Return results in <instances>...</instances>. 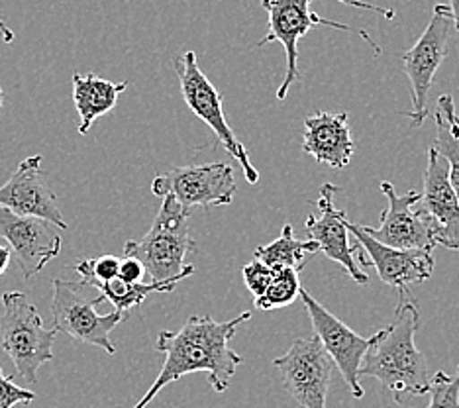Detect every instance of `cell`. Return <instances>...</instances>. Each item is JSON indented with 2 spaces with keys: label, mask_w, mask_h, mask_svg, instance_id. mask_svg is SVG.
<instances>
[{
  "label": "cell",
  "mask_w": 459,
  "mask_h": 408,
  "mask_svg": "<svg viewBox=\"0 0 459 408\" xmlns=\"http://www.w3.org/2000/svg\"><path fill=\"white\" fill-rule=\"evenodd\" d=\"M252 317L249 310L228 322H216L211 317H191L177 332L161 330L155 340V350L165 353L163 368L134 408H145L167 385L191 373H206L212 391L224 393L230 379L244 363L242 355L230 348V340Z\"/></svg>",
  "instance_id": "cell-1"
},
{
  "label": "cell",
  "mask_w": 459,
  "mask_h": 408,
  "mask_svg": "<svg viewBox=\"0 0 459 408\" xmlns=\"http://www.w3.org/2000/svg\"><path fill=\"white\" fill-rule=\"evenodd\" d=\"M419 328V302L406 295V289H403L393 320L369 338V350L363 355L359 377L377 379L393 395L396 404H406L414 396H422L430 391L428 361L414 343Z\"/></svg>",
  "instance_id": "cell-2"
},
{
  "label": "cell",
  "mask_w": 459,
  "mask_h": 408,
  "mask_svg": "<svg viewBox=\"0 0 459 408\" xmlns=\"http://www.w3.org/2000/svg\"><path fill=\"white\" fill-rule=\"evenodd\" d=\"M312 3H315V0H262V6L267 10V14H269V26H267L265 38L259 39L255 48H264V46L271 44V41H279V44H283L285 56H287L285 79H283V82H281V87L277 89L279 100H285L289 94V89L293 87V82H297L300 79L299 41H300V38H305L312 28L328 26L333 30L350 31V34L359 36L365 44L373 49L375 56H381L379 44L368 34V31L361 28H351V26L342 24V22H333V20L320 18L316 13H312L310 10ZM338 3L359 8V10H371V13H377L387 20L394 18V13L391 8L363 3V0H338Z\"/></svg>",
  "instance_id": "cell-3"
},
{
  "label": "cell",
  "mask_w": 459,
  "mask_h": 408,
  "mask_svg": "<svg viewBox=\"0 0 459 408\" xmlns=\"http://www.w3.org/2000/svg\"><path fill=\"white\" fill-rule=\"evenodd\" d=\"M189 216L191 213L185 211L173 195H165L148 234L140 242H126L124 256L140 259L152 282L191 277L195 267L186 265L185 257L196 247V242L191 236Z\"/></svg>",
  "instance_id": "cell-4"
},
{
  "label": "cell",
  "mask_w": 459,
  "mask_h": 408,
  "mask_svg": "<svg viewBox=\"0 0 459 408\" xmlns=\"http://www.w3.org/2000/svg\"><path fill=\"white\" fill-rule=\"evenodd\" d=\"M57 332L48 330L34 302L24 292H4L0 314V348L14 363L18 377L38 383L41 365L54 360Z\"/></svg>",
  "instance_id": "cell-5"
},
{
  "label": "cell",
  "mask_w": 459,
  "mask_h": 408,
  "mask_svg": "<svg viewBox=\"0 0 459 408\" xmlns=\"http://www.w3.org/2000/svg\"><path fill=\"white\" fill-rule=\"evenodd\" d=\"M104 299L97 289L87 282L54 279V297H51V320L54 330L64 332L73 340L97 345L107 353H117V345L110 340V332L126 318V314L114 310L99 314L97 307Z\"/></svg>",
  "instance_id": "cell-6"
},
{
  "label": "cell",
  "mask_w": 459,
  "mask_h": 408,
  "mask_svg": "<svg viewBox=\"0 0 459 408\" xmlns=\"http://www.w3.org/2000/svg\"><path fill=\"white\" fill-rule=\"evenodd\" d=\"M173 63L186 107L216 134L218 143L242 167L247 183L255 185L259 181V171L255 169L252 160H249V153L244 148V143L238 140L234 130L230 128L224 114L222 94L216 91V87L208 81L201 67H198L195 51H185L183 56L175 57Z\"/></svg>",
  "instance_id": "cell-7"
},
{
  "label": "cell",
  "mask_w": 459,
  "mask_h": 408,
  "mask_svg": "<svg viewBox=\"0 0 459 408\" xmlns=\"http://www.w3.org/2000/svg\"><path fill=\"white\" fill-rule=\"evenodd\" d=\"M452 28L454 22L450 16V6L436 4L434 14L422 31V36L403 56V65L412 89V110L404 112V117L411 118L414 128H420L428 117V94H430L434 85L437 69H440L447 57V51H450Z\"/></svg>",
  "instance_id": "cell-8"
},
{
  "label": "cell",
  "mask_w": 459,
  "mask_h": 408,
  "mask_svg": "<svg viewBox=\"0 0 459 408\" xmlns=\"http://www.w3.org/2000/svg\"><path fill=\"white\" fill-rule=\"evenodd\" d=\"M273 365L285 391L302 408H326L333 361L316 336L295 340Z\"/></svg>",
  "instance_id": "cell-9"
},
{
  "label": "cell",
  "mask_w": 459,
  "mask_h": 408,
  "mask_svg": "<svg viewBox=\"0 0 459 408\" xmlns=\"http://www.w3.org/2000/svg\"><path fill=\"white\" fill-rule=\"evenodd\" d=\"M152 193L155 196L173 195L189 213L195 206H228L236 195L234 169L228 163L177 167L155 177Z\"/></svg>",
  "instance_id": "cell-10"
},
{
  "label": "cell",
  "mask_w": 459,
  "mask_h": 408,
  "mask_svg": "<svg viewBox=\"0 0 459 408\" xmlns=\"http://www.w3.org/2000/svg\"><path fill=\"white\" fill-rule=\"evenodd\" d=\"M379 188L387 198V208L381 214V224L377 228L361 226L363 232L383 246L394 249H420L432 254L436 247L432 224L422 208H416V204L422 201V195L419 191L399 195L389 181H383Z\"/></svg>",
  "instance_id": "cell-11"
},
{
  "label": "cell",
  "mask_w": 459,
  "mask_h": 408,
  "mask_svg": "<svg viewBox=\"0 0 459 408\" xmlns=\"http://www.w3.org/2000/svg\"><path fill=\"white\" fill-rule=\"evenodd\" d=\"M299 299L308 312L312 328H315V336L325 345L333 365H336L343 381L350 386V393L356 399H361L363 386L359 383V368L363 355L369 350V340L358 336L340 318L333 317L328 308L322 307L316 299H312L308 291L302 289Z\"/></svg>",
  "instance_id": "cell-12"
},
{
  "label": "cell",
  "mask_w": 459,
  "mask_h": 408,
  "mask_svg": "<svg viewBox=\"0 0 459 408\" xmlns=\"http://www.w3.org/2000/svg\"><path fill=\"white\" fill-rule=\"evenodd\" d=\"M348 230L356 238L358 265L361 269L373 265L385 285L403 291L409 285H420L432 277L434 256L430 251L383 246L369 234H365L361 224H353L351 220H348Z\"/></svg>",
  "instance_id": "cell-13"
},
{
  "label": "cell",
  "mask_w": 459,
  "mask_h": 408,
  "mask_svg": "<svg viewBox=\"0 0 459 408\" xmlns=\"http://www.w3.org/2000/svg\"><path fill=\"white\" fill-rule=\"evenodd\" d=\"M0 236L8 242L26 279L38 275L51 259H56L64 242L59 228L48 220L20 216L4 206H0Z\"/></svg>",
  "instance_id": "cell-14"
},
{
  "label": "cell",
  "mask_w": 459,
  "mask_h": 408,
  "mask_svg": "<svg viewBox=\"0 0 459 408\" xmlns=\"http://www.w3.org/2000/svg\"><path fill=\"white\" fill-rule=\"evenodd\" d=\"M336 193H340V187L332 183L322 185L320 196L315 203L320 214L318 218L312 214L307 218V232L312 242L318 246V251H322L328 259L336 261L358 285H368V273L353 259V251L358 249V246H350L351 234L348 230V216L333 204Z\"/></svg>",
  "instance_id": "cell-15"
},
{
  "label": "cell",
  "mask_w": 459,
  "mask_h": 408,
  "mask_svg": "<svg viewBox=\"0 0 459 408\" xmlns=\"http://www.w3.org/2000/svg\"><path fill=\"white\" fill-rule=\"evenodd\" d=\"M0 206L20 216L48 220L59 230H69L59 211L57 196L41 179V155L26 157L18 163L10 179L0 187Z\"/></svg>",
  "instance_id": "cell-16"
},
{
  "label": "cell",
  "mask_w": 459,
  "mask_h": 408,
  "mask_svg": "<svg viewBox=\"0 0 459 408\" xmlns=\"http://www.w3.org/2000/svg\"><path fill=\"white\" fill-rule=\"evenodd\" d=\"M420 203L432 224L436 246L459 249V201L450 183V167L434 148L428 150Z\"/></svg>",
  "instance_id": "cell-17"
},
{
  "label": "cell",
  "mask_w": 459,
  "mask_h": 408,
  "mask_svg": "<svg viewBox=\"0 0 459 408\" xmlns=\"http://www.w3.org/2000/svg\"><path fill=\"white\" fill-rule=\"evenodd\" d=\"M302 150L318 163H326L333 169H346L356 152L348 112L320 110L307 117Z\"/></svg>",
  "instance_id": "cell-18"
},
{
  "label": "cell",
  "mask_w": 459,
  "mask_h": 408,
  "mask_svg": "<svg viewBox=\"0 0 459 408\" xmlns=\"http://www.w3.org/2000/svg\"><path fill=\"white\" fill-rule=\"evenodd\" d=\"M128 89V81L112 82L102 79L95 73H73V102L79 114V134H89V130L104 114L114 110L120 94Z\"/></svg>",
  "instance_id": "cell-19"
},
{
  "label": "cell",
  "mask_w": 459,
  "mask_h": 408,
  "mask_svg": "<svg viewBox=\"0 0 459 408\" xmlns=\"http://www.w3.org/2000/svg\"><path fill=\"white\" fill-rule=\"evenodd\" d=\"M432 148L450 167V183L459 201V117L452 94H442L436 107V142Z\"/></svg>",
  "instance_id": "cell-20"
},
{
  "label": "cell",
  "mask_w": 459,
  "mask_h": 408,
  "mask_svg": "<svg viewBox=\"0 0 459 408\" xmlns=\"http://www.w3.org/2000/svg\"><path fill=\"white\" fill-rule=\"evenodd\" d=\"M318 246L308 239V242H300L293 234V226L285 224L281 230V236L267 246H259L255 249L257 261H262L267 267H289L300 271L302 265L307 264L308 254H316Z\"/></svg>",
  "instance_id": "cell-21"
},
{
  "label": "cell",
  "mask_w": 459,
  "mask_h": 408,
  "mask_svg": "<svg viewBox=\"0 0 459 408\" xmlns=\"http://www.w3.org/2000/svg\"><path fill=\"white\" fill-rule=\"evenodd\" d=\"M179 281L181 279L163 282H124L117 277L108 282H97V285L91 287L97 289L100 297L114 307V310L126 314L128 310L140 307L145 297L152 295V292H171Z\"/></svg>",
  "instance_id": "cell-22"
},
{
  "label": "cell",
  "mask_w": 459,
  "mask_h": 408,
  "mask_svg": "<svg viewBox=\"0 0 459 408\" xmlns=\"http://www.w3.org/2000/svg\"><path fill=\"white\" fill-rule=\"evenodd\" d=\"M300 291L302 287L297 269L275 267L273 279L264 291V295L254 299V302L259 310H279L299 300Z\"/></svg>",
  "instance_id": "cell-23"
},
{
  "label": "cell",
  "mask_w": 459,
  "mask_h": 408,
  "mask_svg": "<svg viewBox=\"0 0 459 408\" xmlns=\"http://www.w3.org/2000/svg\"><path fill=\"white\" fill-rule=\"evenodd\" d=\"M430 403L426 408H459V365L454 375L437 371L430 379Z\"/></svg>",
  "instance_id": "cell-24"
},
{
  "label": "cell",
  "mask_w": 459,
  "mask_h": 408,
  "mask_svg": "<svg viewBox=\"0 0 459 408\" xmlns=\"http://www.w3.org/2000/svg\"><path fill=\"white\" fill-rule=\"evenodd\" d=\"M75 271L81 275V281L87 285H97V282H108L118 277L120 257L117 256H102L97 259L79 261Z\"/></svg>",
  "instance_id": "cell-25"
},
{
  "label": "cell",
  "mask_w": 459,
  "mask_h": 408,
  "mask_svg": "<svg viewBox=\"0 0 459 408\" xmlns=\"http://www.w3.org/2000/svg\"><path fill=\"white\" fill-rule=\"evenodd\" d=\"M273 273H275V267H267V265L262 264V261H257V259H254L252 264H247L242 269L244 282H246L247 291L254 295V299L264 295V291L267 289L271 279H273Z\"/></svg>",
  "instance_id": "cell-26"
},
{
  "label": "cell",
  "mask_w": 459,
  "mask_h": 408,
  "mask_svg": "<svg viewBox=\"0 0 459 408\" xmlns=\"http://www.w3.org/2000/svg\"><path fill=\"white\" fill-rule=\"evenodd\" d=\"M36 399V393L22 389L13 379H8L0 368V408H13L14 404H30Z\"/></svg>",
  "instance_id": "cell-27"
},
{
  "label": "cell",
  "mask_w": 459,
  "mask_h": 408,
  "mask_svg": "<svg viewBox=\"0 0 459 408\" xmlns=\"http://www.w3.org/2000/svg\"><path fill=\"white\" fill-rule=\"evenodd\" d=\"M143 275H145V267L142 265L140 259H135L132 256L120 257L118 279H122L124 282H142Z\"/></svg>",
  "instance_id": "cell-28"
},
{
  "label": "cell",
  "mask_w": 459,
  "mask_h": 408,
  "mask_svg": "<svg viewBox=\"0 0 459 408\" xmlns=\"http://www.w3.org/2000/svg\"><path fill=\"white\" fill-rule=\"evenodd\" d=\"M10 261H13V251H10V247L6 246H0V275H4Z\"/></svg>",
  "instance_id": "cell-29"
},
{
  "label": "cell",
  "mask_w": 459,
  "mask_h": 408,
  "mask_svg": "<svg viewBox=\"0 0 459 408\" xmlns=\"http://www.w3.org/2000/svg\"><path fill=\"white\" fill-rule=\"evenodd\" d=\"M0 36H3V39H4V44H13V41L16 39V36H14V31L10 30L6 24H4V20L0 18Z\"/></svg>",
  "instance_id": "cell-30"
},
{
  "label": "cell",
  "mask_w": 459,
  "mask_h": 408,
  "mask_svg": "<svg viewBox=\"0 0 459 408\" xmlns=\"http://www.w3.org/2000/svg\"><path fill=\"white\" fill-rule=\"evenodd\" d=\"M450 16L454 28L459 31V0H450Z\"/></svg>",
  "instance_id": "cell-31"
},
{
  "label": "cell",
  "mask_w": 459,
  "mask_h": 408,
  "mask_svg": "<svg viewBox=\"0 0 459 408\" xmlns=\"http://www.w3.org/2000/svg\"><path fill=\"white\" fill-rule=\"evenodd\" d=\"M3 110H4V91L0 87V117H3Z\"/></svg>",
  "instance_id": "cell-32"
}]
</instances>
